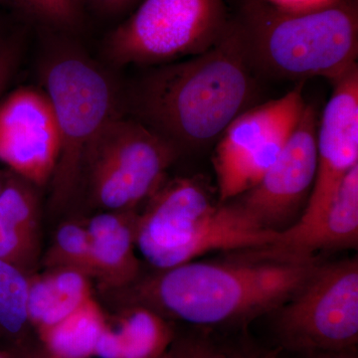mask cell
Wrapping results in <instances>:
<instances>
[{"mask_svg": "<svg viewBox=\"0 0 358 358\" xmlns=\"http://www.w3.org/2000/svg\"><path fill=\"white\" fill-rule=\"evenodd\" d=\"M313 259H252L182 264L141 275L103 294L117 307L143 305L169 319L196 326L236 324L277 310L307 281Z\"/></svg>", "mask_w": 358, "mask_h": 358, "instance_id": "obj_2", "label": "cell"}, {"mask_svg": "<svg viewBox=\"0 0 358 358\" xmlns=\"http://www.w3.org/2000/svg\"><path fill=\"white\" fill-rule=\"evenodd\" d=\"M11 171H0V193L3 190L9 176H10Z\"/></svg>", "mask_w": 358, "mask_h": 358, "instance_id": "obj_27", "label": "cell"}, {"mask_svg": "<svg viewBox=\"0 0 358 358\" xmlns=\"http://www.w3.org/2000/svg\"><path fill=\"white\" fill-rule=\"evenodd\" d=\"M279 235L264 228L237 201L216 202L195 178H167L136 218V250L155 271L210 252L268 248Z\"/></svg>", "mask_w": 358, "mask_h": 358, "instance_id": "obj_4", "label": "cell"}, {"mask_svg": "<svg viewBox=\"0 0 358 358\" xmlns=\"http://www.w3.org/2000/svg\"><path fill=\"white\" fill-rule=\"evenodd\" d=\"M28 277L0 260V346L13 358H44L28 313Z\"/></svg>", "mask_w": 358, "mask_h": 358, "instance_id": "obj_18", "label": "cell"}, {"mask_svg": "<svg viewBox=\"0 0 358 358\" xmlns=\"http://www.w3.org/2000/svg\"><path fill=\"white\" fill-rule=\"evenodd\" d=\"M93 280L72 268H43L28 277V313L36 334L57 324L94 296Z\"/></svg>", "mask_w": 358, "mask_h": 358, "instance_id": "obj_17", "label": "cell"}, {"mask_svg": "<svg viewBox=\"0 0 358 358\" xmlns=\"http://www.w3.org/2000/svg\"><path fill=\"white\" fill-rule=\"evenodd\" d=\"M53 53L45 61L42 79L60 143L49 199V210L56 215L77 199L87 150L106 124L122 114V96L108 75L81 52L63 47Z\"/></svg>", "mask_w": 358, "mask_h": 358, "instance_id": "obj_5", "label": "cell"}, {"mask_svg": "<svg viewBox=\"0 0 358 358\" xmlns=\"http://www.w3.org/2000/svg\"><path fill=\"white\" fill-rule=\"evenodd\" d=\"M233 17L260 79L301 82L322 77L334 84L357 66L358 9L353 0H331L307 9L243 0Z\"/></svg>", "mask_w": 358, "mask_h": 358, "instance_id": "obj_3", "label": "cell"}, {"mask_svg": "<svg viewBox=\"0 0 358 358\" xmlns=\"http://www.w3.org/2000/svg\"><path fill=\"white\" fill-rule=\"evenodd\" d=\"M141 0H83L94 8L106 13H119L136 6Z\"/></svg>", "mask_w": 358, "mask_h": 358, "instance_id": "obj_24", "label": "cell"}, {"mask_svg": "<svg viewBox=\"0 0 358 358\" xmlns=\"http://www.w3.org/2000/svg\"><path fill=\"white\" fill-rule=\"evenodd\" d=\"M307 358H357L355 348L341 350H317L307 352Z\"/></svg>", "mask_w": 358, "mask_h": 358, "instance_id": "obj_26", "label": "cell"}, {"mask_svg": "<svg viewBox=\"0 0 358 358\" xmlns=\"http://www.w3.org/2000/svg\"><path fill=\"white\" fill-rule=\"evenodd\" d=\"M37 186L11 173L0 193V260L27 275L42 258L41 204Z\"/></svg>", "mask_w": 358, "mask_h": 358, "instance_id": "obj_15", "label": "cell"}, {"mask_svg": "<svg viewBox=\"0 0 358 358\" xmlns=\"http://www.w3.org/2000/svg\"><path fill=\"white\" fill-rule=\"evenodd\" d=\"M3 352H6V350H2L1 346H0V355Z\"/></svg>", "mask_w": 358, "mask_h": 358, "instance_id": "obj_29", "label": "cell"}, {"mask_svg": "<svg viewBox=\"0 0 358 358\" xmlns=\"http://www.w3.org/2000/svg\"><path fill=\"white\" fill-rule=\"evenodd\" d=\"M259 79L231 16L208 50L150 68L129 89L126 106L180 155L217 143L238 115L257 105Z\"/></svg>", "mask_w": 358, "mask_h": 358, "instance_id": "obj_1", "label": "cell"}, {"mask_svg": "<svg viewBox=\"0 0 358 358\" xmlns=\"http://www.w3.org/2000/svg\"><path fill=\"white\" fill-rule=\"evenodd\" d=\"M357 166V66L334 83L333 93L319 119L315 182L303 213L291 227L300 229L319 217L331 203L346 176Z\"/></svg>", "mask_w": 358, "mask_h": 358, "instance_id": "obj_12", "label": "cell"}, {"mask_svg": "<svg viewBox=\"0 0 358 358\" xmlns=\"http://www.w3.org/2000/svg\"><path fill=\"white\" fill-rule=\"evenodd\" d=\"M96 345L98 358H160L173 343L169 320L143 305L117 307Z\"/></svg>", "mask_w": 358, "mask_h": 358, "instance_id": "obj_16", "label": "cell"}, {"mask_svg": "<svg viewBox=\"0 0 358 358\" xmlns=\"http://www.w3.org/2000/svg\"><path fill=\"white\" fill-rule=\"evenodd\" d=\"M43 268L79 271L93 280L91 245L85 217H70L59 224L50 246L42 254Z\"/></svg>", "mask_w": 358, "mask_h": 358, "instance_id": "obj_20", "label": "cell"}, {"mask_svg": "<svg viewBox=\"0 0 358 358\" xmlns=\"http://www.w3.org/2000/svg\"><path fill=\"white\" fill-rule=\"evenodd\" d=\"M225 0H141L106 40L117 66L157 67L199 55L229 25Z\"/></svg>", "mask_w": 358, "mask_h": 358, "instance_id": "obj_7", "label": "cell"}, {"mask_svg": "<svg viewBox=\"0 0 358 358\" xmlns=\"http://www.w3.org/2000/svg\"><path fill=\"white\" fill-rule=\"evenodd\" d=\"M358 242V166L346 176L326 210L306 227L280 232L268 248L252 251L268 259H313L324 250L355 248Z\"/></svg>", "mask_w": 358, "mask_h": 358, "instance_id": "obj_13", "label": "cell"}, {"mask_svg": "<svg viewBox=\"0 0 358 358\" xmlns=\"http://www.w3.org/2000/svg\"><path fill=\"white\" fill-rule=\"evenodd\" d=\"M107 324V313L93 298L37 336L49 358H92Z\"/></svg>", "mask_w": 358, "mask_h": 358, "instance_id": "obj_19", "label": "cell"}, {"mask_svg": "<svg viewBox=\"0 0 358 358\" xmlns=\"http://www.w3.org/2000/svg\"><path fill=\"white\" fill-rule=\"evenodd\" d=\"M20 46L13 40L0 42V96L10 83L18 65Z\"/></svg>", "mask_w": 358, "mask_h": 358, "instance_id": "obj_23", "label": "cell"}, {"mask_svg": "<svg viewBox=\"0 0 358 358\" xmlns=\"http://www.w3.org/2000/svg\"><path fill=\"white\" fill-rule=\"evenodd\" d=\"M301 86L245 110L221 134L213 157L219 201L249 192L273 166L307 106Z\"/></svg>", "mask_w": 358, "mask_h": 358, "instance_id": "obj_9", "label": "cell"}, {"mask_svg": "<svg viewBox=\"0 0 358 358\" xmlns=\"http://www.w3.org/2000/svg\"><path fill=\"white\" fill-rule=\"evenodd\" d=\"M275 6L287 9H307L322 6L331 0H265Z\"/></svg>", "mask_w": 358, "mask_h": 358, "instance_id": "obj_25", "label": "cell"}, {"mask_svg": "<svg viewBox=\"0 0 358 358\" xmlns=\"http://www.w3.org/2000/svg\"><path fill=\"white\" fill-rule=\"evenodd\" d=\"M231 358H261V357H257V355H234V357H231Z\"/></svg>", "mask_w": 358, "mask_h": 358, "instance_id": "obj_28", "label": "cell"}, {"mask_svg": "<svg viewBox=\"0 0 358 358\" xmlns=\"http://www.w3.org/2000/svg\"><path fill=\"white\" fill-rule=\"evenodd\" d=\"M59 134L48 96L21 87L0 100V162L41 187L50 182L59 155Z\"/></svg>", "mask_w": 358, "mask_h": 358, "instance_id": "obj_11", "label": "cell"}, {"mask_svg": "<svg viewBox=\"0 0 358 358\" xmlns=\"http://www.w3.org/2000/svg\"><path fill=\"white\" fill-rule=\"evenodd\" d=\"M164 358H231L219 352L215 346L201 339H187L173 343Z\"/></svg>", "mask_w": 358, "mask_h": 358, "instance_id": "obj_22", "label": "cell"}, {"mask_svg": "<svg viewBox=\"0 0 358 358\" xmlns=\"http://www.w3.org/2000/svg\"><path fill=\"white\" fill-rule=\"evenodd\" d=\"M42 24L55 29H74L82 20L83 0H0Z\"/></svg>", "mask_w": 358, "mask_h": 358, "instance_id": "obj_21", "label": "cell"}, {"mask_svg": "<svg viewBox=\"0 0 358 358\" xmlns=\"http://www.w3.org/2000/svg\"><path fill=\"white\" fill-rule=\"evenodd\" d=\"M319 119L315 108L307 103L273 166L258 185L237 197L238 203L264 228L286 230L299 209L307 205L317 171Z\"/></svg>", "mask_w": 358, "mask_h": 358, "instance_id": "obj_10", "label": "cell"}, {"mask_svg": "<svg viewBox=\"0 0 358 358\" xmlns=\"http://www.w3.org/2000/svg\"><path fill=\"white\" fill-rule=\"evenodd\" d=\"M179 157L173 145L133 117L115 115L85 155L79 193L90 210L138 211Z\"/></svg>", "mask_w": 358, "mask_h": 358, "instance_id": "obj_6", "label": "cell"}, {"mask_svg": "<svg viewBox=\"0 0 358 358\" xmlns=\"http://www.w3.org/2000/svg\"><path fill=\"white\" fill-rule=\"evenodd\" d=\"M278 338L299 352L355 348L358 343L357 259L317 265L278 308Z\"/></svg>", "mask_w": 358, "mask_h": 358, "instance_id": "obj_8", "label": "cell"}, {"mask_svg": "<svg viewBox=\"0 0 358 358\" xmlns=\"http://www.w3.org/2000/svg\"><path fill=\"white\" fill-rule=\"evenodd\" d=\"M138 211L96 212L85 217L93 281L103 294L128 288L140 279L141 263L136 246Z\"/></svg>", "mask_w": 358, "mask_h": 358, "instance_id": "obj_14", "label": "cell"}]
</instances>
